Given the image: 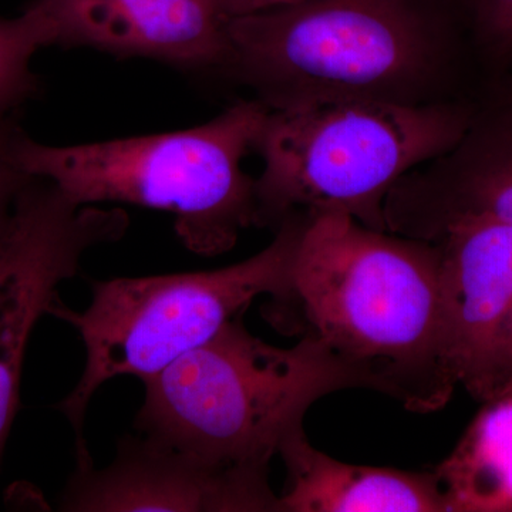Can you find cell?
Segmentation results:
<instances>
[{
	"mask_svg": "<svg viewBox=\"0 0 512 512\" xmlns=\"http://www.w3.org/2000/svg\"><path fill=\"white\" fill-rule=\"evenodd\" d=\"M271 302L275 326L325 343L410 412L443 409L456 390L434 242L342 212L318 215L303 231L288 292Z\"/></svg>",
	"mask_w": 512,
	"mask_h": 512,
	"instance_id": "6da1fadb",
	"label": "cell"
},
{
	"mask_svg": "<svg viewBox=\"0 0 512 512\" xmlns=\"http://www.w3.org/2000/svg\"><path fill=\"white\" fill-rule=\"evenodd\" d=\"M227 72L269 109L313 101L454 100L447 0H299L227 20Z\"/></svg>",
	"mask_w": 512,
	"mask_h": 512,
	"instance_id": "7a4b0ae2",
	"label": "cell"
},
{
	"mask_svg": "<svg viewBox=\"0 0 512 512\" xmlns=\"http://www.w3.org/2000/svg\"><path fill=\"white\" fill-rule=\"evenodd\" d=\"M144 383L141 434L221 470L269 480V463L328 394L375 390L367 373L325 343L302 336L292 348L229 322Z\"/></svg>",
	"mask_w": 512,
	"mask_h": 512,
	"instance_id": "3957f363",
	"label": "cell"
},
{
	"mask_svg": "<svg viewBox=\"0 0 512 512\" xmlns=\"http://www.w3.org/2000/svg\"><path fill=\"white\" fill-rule=\"evenodd\" d=\"M268 113L255 97L187 130L76 146H47L20 130L15 156L26 173L57 185L76 204L170 212L185 248L217 256L258 227L256 178L244 160Z\"/></svg>",
	"mask_w": 512,
	"mask_h": 512,
	"instance_id": "277c9868",
	"label": "cell"
},
{
	"mask_svg": "<svg viewBox=\"0 0 512 512\" xmlns=\"http://www.w3.org/2000/svg\"><path fill=\"white\" fill-rule=\"evenodd\" d=\"M476 109L454 99L427 104L313 101L269 109L255 150L258 227L328 212L389 231L384 202L414 168L464 137Z\"/></svg>",
	"mask_w": 512,
	"mask_h": 512,
	"instance_id": "5b68a950",
	"label": "cell"
},
{
	"mask_svg": "<svg viewBox=\"0 0 512 512\" xmlns=\"http://www.w3.org/2000/svg\"><path fill=\"white\" fill-rule=\"evenodd\" d=\"M309 220L302 214L286 218L268 247L238 264L94 281L92 301L83 311L67 308L60 299L53 305L49 315L73 326L86 350L83 375L57 404L76 433L77 468L93 466L83 427L97 390L120 376L146 382L241 318L259 296L282 298Z\"/></svg>",
	"mask_w": 512,
	"mask_h": 512,
	"instance_id": "8992f818",
	"label": "cell"
},
{
	"mask_svg": "<svg viewBox=\"0 0 512 512\" xmlns=\"http://www.w3.org/2000/svg\"><path fill=\"white\" fill-rule=\"evenodd\" d=\"M120 208L79 205L57 185L33 177L0 234V456L18 412L20 379L37 322L59 301L87 252L126 235Z\"/></svg>",
	"mask_w": 512,
	"mask_h": 512,
	"instance_id": "52a82bcc",
	"label": "cell"
},
{
	"mask_svg": "<svg viewBox=\"0 0 512 512\" xmlns=\"http://www.w3.org/2000/svg\"><path fill=\"white\" fill-rule=\"evenodd\" d=\"M430 242L440 256L444 360L481 403L512 380V225L468 215Z\"/></svg>",
	"mask_w": 512,
	"mask_h": 512,
	"instance_id": "ba28073f",
	"label": "cell"
},
{
	"mask_svg": "<svg viewBox=\"0 0 512 512\" xmlns=\"http://www.w3.org/2000/svg\"><path fill=\"white\" fill-rule=\"evenodd\" d=\"M76 512H281L269 480L221 470L163 441L124 437L103 470L77 468L60 504Z\"/></svg>",
	"mask_w": 512,
	"mask_h": 512,
	"instance_id": "9c48e42d",
	"label": "cell"
},
{
	"mask_svg": "<svg viewBox=\"0 0 512 512\" xmlns=\"http://www.w3.org/2000/svg\"><path fill=\"white\" fill-rule=\"evenodd\" d=\"M468 215L512 225V99L476 111L456 146L404 175L384 202L390 232L424 241Z\"/></svg>",
	"mask_w": 512,
	"mask_h": 512,
	"instance_id": "30bf717a",
	"label": "cell"
},
{
	"mask_svg": "<svg viewBox=\"0 0 512 512\" xmlns=\"http://www.w3.org/2000/svg\"><path fill=\"white\" fill-rule=\"evenodd\" d=\"M56 45L146 57L183 69H227V19L214 0H70L53 20Z\"/></svg>",
	"mask_w": 512,
	"mask_h": 512,
	"instance_id": "8fae6325",
	"label": "cell"
},
{
	"mask_svg": "<svg viewBox=\"0 0 512 512\" xmlns=\"http://www.w3.org/2000/svg\"><path fill=\"white\" fill-rule=\"evenodd\" d=\"M286 483L281 512H446L434 470L356 466L312 446L298 427L279 448Z\"/></svg>",
	"mask_w": 512,
	"mask_h": 512,
	"instance_id": "7c38bea8",
	"label": "cell"
},
{
	"mask_svg": "<svg viewBox=\"0 0 512 512\" xmlns=\"http://www.w3.org/2000/svg\"><path fill=\"white\" fill-rule=\"evenodd\" d=\"M480 404L434 468L446 512H512V380Z\"/></svg>",
	"mask_w": 512,
	"mask_h": 512,
	"instance_id": "4fadbf2b",
	"label": "cell"
},
{
	"mask_svg": "<svg viewBox=\"0 0 512 512\" xmlns=\"http://www.w3.org/2000/svg\"><path fill=\"white\" fill-rule=\"evenodd\" d=\"M52 45L55 26L32 3L18 18L0 19V124L16 119L20 107L39 92L32 59Z\"/></svg>",
	"mask_w": 512,
	"mask_h": 512,
	"instance_id": "5bb4252c",
	"label": "cell"
},
{
	"mask_svg": "<svg viewBox=\"0 0 512 512\" xmlns=\"http://www.w3.org/2000/svg\"><path fill=\"white\" fill-rule=\"evenodd\" d=\"M478 46L495 60L512 59V0H473Z\"/></svg>",
	"mask_w": 512,
	"mask_h": 512,
	"instance_id": "9a60e30c",
	"label": "cell"
},
{
	"mask_svg": "<svg viewBox=\"0 0 512 512\" xmlns=\"http://www.w3.org/2000/svg\"><path fill=\"white\" fill-rule=\"evenodd\" d=\"M20 130L16 119L0 124V234L8 224L20 192L33 178L16 160L15 141Z\"/></svg>",
	"mask_w": 512,
	"mask_h": 512,
	"instance_id": "2e32d148",
	"label": "cell"
},
{
	"mask_svg": "<svg viewBox=\"0 0 512 512\" xmlns=\"http://www.w3.org/2000/svg\"><path fill=\"white\" fill-rule=\"evenodd\" d=\"M214 2L221 15L228 20L292 5V3L299 2V0H214Z\"/></svg>",
	"mask_w": 512,
	"mask_h": 512,
	"instance_id": "e0dca14e",
	"label": "cell"
}]
</instances>
